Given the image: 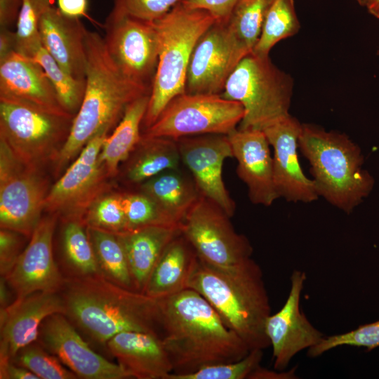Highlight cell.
Instances as JSON below:
<instances>
[{"instance_id":"6da1fadb","label":"cell","mask_w":379,"mask_h":379,"mask_svg":"<svg viewBox=\"0 0 379 379\" xmlns=\"http://www.w3.org/2000/svg\"><path fill=\"white\" fill-rule=\"evenodd\" d=\"M158 301L161 338L173 373H191L204 366L236 361L251 351L196 291L187 288Z\"/></svg>"},{"instance_id":"7a4b0ae2","label":"cell","mask_w":379,"mask_h":379,"mask_svg":"<svg viewBox=\"0 0 379 379\" xmlns=\"http://www.w3.org/2000/svg\"><path fill=\"white\" fill-rule=\"evenodd\" d=\"M64 315L95 343L105 345L124 331L161 335L158 300L119 286L102 276L65 278L59 291Z\"/></svg>"},{"instance_id":"3957f363","label":"cell","mask_w":379,"mask_h":379,"mask_svg":"<svg viewBox=\"0 0 379 379\" xmlns=\"http://www.w3.org/2000/svg\"><path fill=\"white\" fill-rule=\"evenodd\" d=\"M86 88L69 136L53 165L60 175L85 145L100 133L113 131L126 109L151 88L126 77L109 56L102 37L87 30Z\"/></svg>"},{"instance_id":"277c9868","label":"cell","mask_w":379,"mask_h":379,"mask_svg":"<svg viewBox=\"0 0 379 379\" xmlns=\"http://www.w3.org/2000/svg\"><path fill=\"white\" fill-rule=\"evenodd\" d=\"M187 288L202 295L250 350L270 346L265 323L271 314L262 271L251 258L230 267L209 265L197 256Z\"/></svg>"},{"instance_id":"5b68a950","label":"cell","mask_w":379,"mask_h":379,"mask_svg":"<svg viewBox=\"0 0 379 379\" xmlns=\"http://www.w3.org/2000/svg\"><path fill=\"white\" fill-rule=\"evenodd\" d=\"M298 145L319 196L333 206L350 213L371 193L374 179L363 169L361 149L347 135L302 124Z\"/></svg>"},{"instance_id":"8992f818","label":"cell","mask_w":379,"mask_h":379,"mask_svg":"<svg viewBox=\"0 0 379 379\" xmlns=\"http://www.w3.org/2000/svg\"><path fill=\"white\" fill-rule=\"evenodd\" d=\"M154 22L159 38V61L142 131L155 122L173 98L185 92L193 49L215 20L208 11L182 1Z\"/></svg>"},{"instance_id":"52a82bcc","label":"cell","mask_w":379,"mask_h":379,"mask_svg":"<svg viewBox=\"0 0 379 379\" xmlns=\"http://www.w3.org/2000/svg\"><path fill=\"white\" fill-rule=\"evenodd\" d=\"M293 84L292 77L274 65L270 56L251 53L237 64L220 95L243 106L239 129L262 131L290 114Z\"/></svg>"},{"instance_id":"ba28073f","label":"cell","mask_w":379,"mask_h":379,"mask_svg":"<svg viewBox=\"0 0 379 379\" xmlns=\"http://www.w3.org/2000/svg\"><path fill=\"white\" fill-rule=\"evenodd\" d=\"M74 117L0 100V140L24 163L44 168L56 161Z\"/></svg>"},{"instance_id":"9c48e42d","label":"cell","mask_w":379,"mask_h":379,"mask_svg":"<svg viewBox=\"0 0 379 379\" xmlns=\"http://www.w3.org/2000/svg\"><path fill=\"white\" fill-rule=\"evenodd\" d=\"M51 187L44 168L20 160L0 140V226L30 238Z\"/></svg>"},{"instance_id":"30bf717a","label":"cell","mask_w":379,"mask_h":379,"mask_svg":"<svg viewBox=\"0 0 379 379\" xmlns=\"http://www.w3.org/2000/svg\"><path fill=\"white\" fill-rule=\"evenodd\" d=\"M244 115L239 102L220 94L185 92L173 98L142 134L175 140L206 134L228 135L238 128Z\"/></svg>"},{"instance_id":"8fae6325","label":"cell","mask_w":379,"mask_h":379,"mask_svg":"<svg viewBox=\"0 0 379 379\" xmlns=\"http://www.w3.org/2000/svg\"><path fill=\"white\" fill-rule=\"evenodd\" d=\"M109 135L100 133L93 138L75 159L51 185L44 211L62 221L82 222L89 206L100 195L110 191L109 179L99 155Z\"/></svg>"},{"instance_id":"7c38bea8","label":"cell","mask_w":379,"mask_h":379,"mask_svg":"<svg viewBox=\"0 0 379 379\" xmlns=\"http://www.w3.org/2000/svg\"><path fill=\"white\" fill-rule=\"evenodd\" d=\"M230 217L200 194L181 224V232L202 261L230 267L251 258L249 240L234 229Z\"/></svg>"},{"instance_id":"4fadbf2b","label":"cell","mask_w":379,"mask_h":379,"mask_svg":"<svg viewBox=\"0 0 379 379\" xmlns=\"http://www.w3.org/2000/svg\"><path fill=\"white\" fill-rule=\"evenodd\" d=\"M105 29L106 49L120 72L130 80L152 89L159 51L154 22L111 11Z\"/></svg>"},{"instance_id":"5bb4252c","label":"cell","mask_w":379,"mask_h":379,"mask_svg":"<svg viewBox=\"0 0 379 379\" xmlns=\"http://www.w3.org/2000/svg\"><path fill=\"white\" fill-rule=\"evenodd\" d=\"M37 341L78 378H131L119 364L95 352L62 313L53 314L44 319Z\"/></svg>"},{"instance_id":"9a60e30c","label":"cell","mask_w":379,"mask_h":379,"mask_svg":"<svg viewBox=\"0 0 379 379\" xmlns=\"http://www.w3.org/2000/svg\"><path fill=\"white\" fill-rule=\"evenodd\" d=\"M176 141L181 162L190 172L200 194L232 218L236 204L222 178L225 160L233 157L227 135L206 134L185 137Z\"/></svg>"},{"instance_id":"2e32d148","label":"cell","mask_w":379,"mask_h":379,"mask_svg":"<svg viewBox=\"0 0 379 379\" xmlns=\"http://www.w3.org/2000/svg\"><path fill=\"white\" fill-rule=\"evenodd\" d=\"M58 217L43 216L11 270L4 277L16 298L35 292H59L65 281L53 256V239Z\"/></svg>"},{"instance_id":"e0dca14e","label":"cell","mask_w":379,"mask_h":379,"mask_svg":"<svg viewBox=\"0 0 379 379\" xmlns=\"http://www.w3.org/2000/svg\"><path fill=\"white\" fill-rule=\"evenodd\" d=\"M306 281L305 272L295 270L291 276L288 298L265 323V332L272 347L274 368L283 371L298 353L317 345L324 338L300 310V297Z\"/></svg>"},{"instance_id":"ac0fdd59","label":"cell","mask_w":379,"mask_h":379,"mask_svg":"<svg viewBox=\"0 0 379 379\" xmlns=\"http://www.w3.org/2000/svg\"><path fill=\"white\" fill-rule=\"evenodd\" d=\"M241 60L226 24L215 22L193 49L187 71L185 92L221 94Z\"/></svg>"},{"instance_id":"d6986e66","label":"cell","mask_w":379,"mask_h":379,"mask_svg":"<svg viewBox=\"0 0 379 379\" xmlns=\"http://www.w3.org/2000/svg\"><path fill=\"white\" fill-rule=\"evenodd\" d=\"M302 124L291 114L277 120L262 130L273 147L274 179L279 197L288 201L310 203L319 194L312 179L303 173L298 148Z\"/></svg>"},{"instance_id":"ffe728a7","label":"cell","mask_w":379,"mask_h":379,"mask_svg":"<svg viewBox=\"0 0 379 379\" xmlns=\"http://www.w3.org/2000/svg\"><path fill=\"white\" fill-rule=\"evenodd\" d=\"M55 313L64 314L59 292H35L1 309L0 359L11 360L20 349L36 341L44 319Z\"/></svg>"},{"instance_id":"44dd1931","label":"cell","mask_w":379,"mask_h":379,"mask_svg":"<svg viewBox=\"0 0 379 379\" xmlns=\"http://www.w3.org/2000/svg\"><path fill=\"white\" fill-rule=\"evenodd\" d=\"M232 155L237 161V173L246 185L250 201L271 206L279 198L273 168L270 144L262 131L238 128L227 135Z\"/></svg>"},{"instance_id":"7402d4cb","label":"cell","mask_w":379,"mask_h":379,"mask_svg":"<svg viewBox=\"0 0 379 379\" xmlns=\"http://www.w3.org/2000/svg\"><path fill=\"white\" fill-rule=\"evenodd\" d=\"M0 100L25 103L50 112L72 115L62 107L41 66L16 51L0 60Z\"/></svg>"},{"instance_id":"603a6c76","label":"cell","mask_w":379,"mask_h":379,"mask_svg":"<svg viewBox=\"0 0 379 379\" xmlns=\"http://www.w3.org/2000/svg\"><path fill=\"white\" fill-rule=\"evenodd\" d=\"M39 30L43 47L60 67L72 77L86 81L87 29L80 18L67 17L52 6L41 17Z\"/></svg>"},{"instance_id":"cb8c5ba5","label":"cell","mask_w":379,"mask_h":379,"mask_svg":"<svg viewBox=\"0 0 379 379\" xmlns=\"http://www.w3.org/2000/svg\"><path fill=\"white\" fill-rule=\"evenodd\" d=\"M106 347L131 378L166 379L173 368L159 335L124 331L109 339Z\"/></svg>"},{"instance_id":"d4e9b609","label":"cell","mask_w":379,"mask_h":379,"mask_svg":"<svg viewBox=\"0 0 379 379\" xmlns=\"http://www.w3.org/2000/svg\"><path fill=\"white\" fill-rule=\"evenodd\" d=\"M181 233L178 226L151 225L117 234L136 291L144 293L159 258L167 246Z\"/></svg>"},{"instance_id":"484cf974","label":"cell","mask_w":379,"mask_h":379,"mask_svg":"<svg viewBox=\"0 0 379 379\" xmlns=\"http://www.w3.org/2000/svg\"><path fill=\"white\" fill-rule=\"evenodd\" d=\"M180 162L175 140L142 134L139 142L120 166L117 176L124 185L136 188L162 172L178 168Z\"/></svg>"},{"instance_id":"4316f807","label":"cell","mask_w":379,"mask_h":379,"mask_svg":"<svg viewBox=\"0 0 379 379\" xmlns=\"http://www.w3.org/2000/svg\"><path fill=\"white\" fill-rule=\"evenodd\" d=\"M197 255L182 234L166 248L153 268L144 293L159 300L187 288Z\"/></svg>"},{"instance_id":"83f0119b","label":"cell","mask_w":379,"mask_h":379,"mask_svg":"<svg viewBox=\"0 0 379 379\" xmlns=\"http://www.w3.org/2000/svg\"><path fill=\"white\" fill-rule=\"evenodd\" d=\"M150 197L162 212L180 225L200 196L191 175L178 168L171 169L136 187Z\"/></svg>"},{"instance_id":"f1b7e54d","label":"cell","mask_w":379,"mask_h":379,"mask_svg":"<svg viewBox=\"0 0 379 379\" xmlns=\"http://www.w3.org/2000/svg\"><path fill=\"white\" fill-rule=\"evenodd\" d=\"M149 99V94L142 95L131 102L121 120L102 145L99 159L112 179L117 177L120 166L141 138L142 125Z\"/></svg>"},{"instance_id":"f546056e","label":"cell","mask_w":379,"mask_h":379,"mask_svg":"<svg viewBox=\"0 0 379 379\" xmlns=\"http://www.w3.org/2000/svg\"><path fill=\"white\" fill-rule=\"evenodd\" d=\"M61 250L70 277L102 276L86 226L82 221H62Z\"/></svg>"},{"instance_id":"4dcf8cb0","label":"cell","mask_w":379,"mask_h":379,"mask_svg":"<svg viewBox=\"0 0 379 379\" xmlns=\"http://www.w3.org/2000/svg\"><path fill=\"white\" fill-rule=\"evenodd\" d=\"M272 0H238L226 26L241 58L251 54L260 36L266 11Z\"/></svg>"},{"instance_id":"1f68e13d","label":"cell","mask_w":379,"mask_h":379,"mask_svg":"<svg viewBox=\"0 0 379 379\" xmlns=\"http://www.w3.org/2000/svg\"><path fill=\"white\" fill-rule=\"evenodd\" d=\"M86 228L101 275L119 286L136 291L124 247L117 234Z\"/></svg>"},{"instance_id":"d6a6232c","label":"cell","mask_w":379,"mask_h":379,"mask_svg":"<svg viewBox=\"0 0 379 379\" xmlns=\"http://www.w3.org/2000/svg\"><path fill=\"white\" fill-rule=\"evenodd\" d=\"M300 28L294 0H272L264 17L260 36L251 53L270 56V51L278 42L294 36Z\"/></svg>"},{"instance_id":"836d02e7","label":"cell","mask_w":379,"mask_h":379,"mask_svg":"<svg viewBox=\"0 0 379 379\" xmlns=\"http://www.w3.org/2000/svg\"><path fill=\"white\" fill-rule=\"evenodd\" d=\"M33 59L44 70L62 107L67 112L75 116L84 98L86 81L77 79L65 72L43 46Z\"/></svg>"},{"instance_id":"e575fe53","label":"cell","mask_w":379,"mask_h":379,"mask_svg":"<svg viewBox=\"0 0 379 379\" xmlns=\"http://www.w3.org/2000/svg\"><path fill=\"white\" fill-rule=\"evenodd\" d=\"M53 0H22L16 23V52L33 59L42 44L39 25Z\"/></svg>"},{"instance_id":"d590c367","label":"cell","mask_w":379,"mask_h":379,"mask_svg":"<svg viewBox=\"0 0 379 379\" xmlns=\"http://www.w3.org/2000/svg\"><path fill=\"white\" fill-rule=\"evenodd\" d=\"M83 221L87 227L115 234L127 232L121 192L110 190L100 195L89 206Z\"/></svg>"},{"instance_id":"8d00e7d4","label":"cell","mask_w":379,"mask_h":379,"mask_svg":"<svg viewBox=\"0 0 379 379\" xmlns=\"http://www.w3.org/2000/svg\"><path fill=\"white\" fill-rule=\"evenodd\" d=\"M39 379H75L77 376L37 340L20 349L11 359Z\"/></svg>"},{"instance_id":"74e56055","label":"cell","mask_w":379,"mask_h":379,"mask_svg":"<svg viewBox=\"0 0 379 379\" xmlns=\"http://www.w3.org/2000/svg\"><path fill=\"white\" fill-rule=\"evenodd\" d=\"M128 232L151 225L178 226L173 223L145 193L135 190L121 192Z\"/></svg>"},{"instance_id":"f35d334b","label":"cell","mask_w":379,"mask_h":379,"mask_svg":"<svg viewBox=\"0 0 379 379\" xmlns=\"http://www.w3.org/2000/svg\"><path fill=\"white\" fill-rule=\"evenodd\" d=\"M262 356V350H252L240 360L204 366L191 373H171L166 379H248L260 366Z\"/></svg>"},{"instance_id":"ab89813d","label":"cell","mask_w":379,"mask_h":379,"mask_svg":"<svg viewBox=\"0 0 379 379\" xmlns=\"http://www.w3.org/2000/svg\"><path fill=\"white\" fill-rule=\"evenodd\" d=\"M345 345L364 347L368 351L379 347V320L344 333L324 337L320 343L307 350V355L317 357L333 348Z\"/></svg>"},{"instance_id":"60d3db41","label":"cell","mask_w":379,"mask_h":379,"mask_svg":"<svg viewBox=\"0 0 379 379\" xmlns=\"http://www.w3.org/2000/svg\"><path fill=\"white\" fill-rule=\"evenodd\" d=\"M182 1L184 0H114L112 11L143 20L155 21Z\"/></svg>"},{"instance_id":"b9f144b4","label":"cell","mask_w":379,"mask_h":379,"mask_svg":"<svg viewBox=\"0 0 379 379\" xmlns=\"http://www.w3.org/2000/svg\"><path fill=\"white\" fill-rule=\"evenodd\" d=\"M21 233L6 229L0 230V274L5 277L15 265L24 248Z\"/></svg>"},{"instance_id":"7bdbcfd3","label":"cell","mask_w":379,"mask_h":379,"mask_svg":"<svg viewBox=\"0 0 379 379\" xmlns=\"http://www.w3.org/2000/svg\"><path fill=\"white\" fill-rule=\"evenodd\" d=\"M238 0H184L182 2L193 8L208 11L215 22L226 23Z\"/></svg>"},{"instance_id":"ee69618b","label":"cell","mask_w":379,"mask_h":379,"mask_svg":"<svg viewBox=\"0 0 379 379\" xmlns=\"http://www.w3.org/2000/svg\"><path fill=\"white\" fill-rule=\"evenodd\" d=\"M22 0H0V29H10L16 25Z\"/></svg>"},{"instance_id":"f6af8a7d","label":"cell","mask_w":379,"mask_h":379,"mask_svg":"<svg viewBox=\"0 0 379 379\" xmlns=\"http://www.w3.org/2000/svg\"><path fill=\"white\" fill-rule=\"evenodd\" d=\"M1 379H39L32 371L11 359H0Z\"/></svg>"},{"instance_id":"bcb514c9","label":"cell","mask_w":379,"mask_h":379,"mask_svg":"<svg viewBox=\"0 0 379 379\" xmlns=\"http://www.w3.org/2000/svg\"><path fill=\"white\" fill-rule=\"evenodd\" d=\"M58 8L65 15L80 18L87 15L88 0H57Z\"/></svg>"},{"instance_id":"7dc6e473","label":"cell","mask_w":379,"mask_h":379,"mask_svg":"<svg viewBox=\"0 0 379 379\" xmlns=\"http://www.w3.org/2000/svg\"><path fill=\"white\" fill-rule=\"evenodd\" d=\"M296 367L291 370L285 371L278 370H269L259 366L248 376V379H295L298 378L295 374Z\"/></svg>"},{"instance_id":"c3c4849f","label":"cell","mask_w":379,"mask_h":379,"mask_svg":"<svg viewBox=\"0 0 379 379\" xmlns=\"http://www.w3.org/2000/svg\"><path fill=\"white\" fill-rule=\"evenodd\" d=\"M16 51L15 32L10 29H0V60Z\"/></svg>"},{"instance_id":"681fc988","label":"cell","mask_w":379,"mask_h":379,"mask_svg":"<svg viewBox=\"0 0 379 379\" xmlns=\"http://www.w3.org/2000/svg\"><path fill=\"white\" fill-rule=\"evenodd\" d=\"M11 288L8 285L6 279L1 276L0 279V309H4L9 306L11 302Z\"/></svg>"},{"instance_id":"f907efd6","label":"cell","mask_w":379,"mask_h":379,"mask_svg":"<svg viewBox=\"0 0 379 379\" xmlns=\"http://www.w3.org/2000/svg\"><path fill=\"white\" fill-rule=\"evenodd\" d=\"M357 2L371 15L379 19V0H359Z\"/></svg>"},{"instance_id":"816d5d0a","label":"cell","mask_w":379,"mask_h":379,"mask_svg":"<svg viewBox=\"0 0 379 379\" xmlns=\"http://www.w3.org/2000/svg\"><path fill=\"white\" fill-rule=\"evenodd\" d=\"M357 1H358L359 0H356Z\"/></svg>"}]
</instances>
